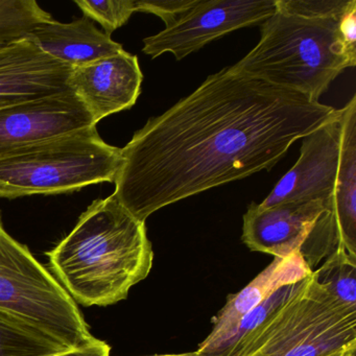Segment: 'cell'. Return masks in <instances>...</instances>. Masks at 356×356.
<instances>
[{"mask_svg":"<svg viewBox=\"0 0 356 356\" xmlns=\"http://www.w3.org/2000/svg\"><path fill=\"white\" fill-rule=\"evenodd\" d=\"M356 345V308L314 281L312 273L236 356H328Z\"/></svg>","mask_w":356,"mask_h":356,"instance_id":"6","label":"cell"},{"mask_svg":"<svg viewBox=\"0 0 356 356\" xmlns=\"http://www.w3.org/2000/svg\"><path fill=\"white\" fill-rule=\"evenodd\" d=\"M143 80L138 58L122 49L72 68L68 86L97 124L112 114L131 109L140 95Z\"/></svg>","mask_w":356,"mask_h":356,"instance_id":"10","label":"cell"},{"mask_svg":"<svg viewBox=\"0 0 356 356\" xmlns=\"http://www.w3.org/2000/svg\"><path fill=\"white\" fill-rule=\"evenodd\" d=\"M122 163V149L90 127L0 157V197L63 195L114 183Z\"/></svg>","mask_w":356,"mask_h":356,"instance_id":"4","label":"cell"},{"mask_svg":"<svg viewBox=\"0 0 356 356\" xmlns=\"http://www.w3.org/2000/svg\"><path fill=\"white\" fill-rule=\"evenodd\" d=\"M339 22L276 11L262 22L258 44L232 68L318 102L343 70L356 65Z\"/></svg>","mask_w":356,"mask_h":356,"instance_id":"3","label":"cell"},{"mask_svg":"<svg viewBox=\"0 0 356 356\" xmlns=\"http://www.w3.org/2000/svg\"><path fill=\"white\" fill-rule=\"evenodd\" d=\"M47 255L56 279L86 307L127 299L130 289L149 276L154 260L145 222L113 195L95 200Z\"/></svg>","mask_w":356,"mask_h":356,"instance_id":"2","label":"cell"},{"mask_svg":"<svg viewBox=\"0 0 356 356\" xmlns=\"http://www.w3.org/2000/svg\"><path fill=\"white\" fill-rule=\"evenodd\" d=\"M153 356H200L197 355V354H168V355H153Z\"/></svg>","mask_w":356,"mask_h":356,"instance_id":"25","label":"cell"},{"mask_svg":"<svg viewBox=\"0 0 356 356\" xmlns=\"http://www.w3.org/2000/svg\"><path fill=\"white\" fill-rule=\"evenodd\" d=\"M74 3L80 8L85 17L99 22L103 26L104 32L110 36L136 13L135 0H76Z\"/></svg>","mask_w":356,"mask_h":356,"instance_id":"19","label":"cell"},{"mask_svg":"<svg viewBox=\"0 0 356 356\" xmlns=\"http://www.w3.org/2000/svg\"><path fill=\"white\" fill-rule=\"evenodd\" d=\"M28 37L43 53L72 68L115 55L124 49L85 16L70 24L55 19L42 22L37 24Z\"/></svg>","mask_w":356,"mask_h":356,"instance_id":"13","label":"cell"},{"mask_svg":"<svg viewBox=\"0 0 356 356\" xmlns=\"http://www.w3.org/2000/svg\"><path fill=\"white\" fill-rule=\"evenodd\" d=\"M341 115L304 137L297 163L259 204L270 207L291 202H333L341 152Z\"/></svg>","mask_w":356,"mask_h":356,"instance_id":"9","label":"cell"},{"mask_svg":"<svg viewBox=\"0 0 356 356\" xmlns=\"http://www.w3.org/2000/svg\"><path fill=\"white\" fill-rule=\"evenodd\" d=\"M70 72L29 37L0 49V108L70 90Z\"/></svg>","mask_w":356,"mask_h":356,"instance_id":"12","label":"cell"},{"mask_svg":"<svg viewBox=\"0 0 356 356\" xmlns=\"http://www.w3.org/2000/svg\"><path fill=\"white\" fill-rule=\"evenodd\" d=\"M328 356H356V345L350 346L337 353L331 354Z\"/></svg>","mask_w":356,"mask_h":356,"instance_id":"24","label":"cell"},{"mask_svg":"<svg viewBox=\"0 0 356 356\" xmlns=\"http://www.w3.org/2000/svg\"><path fill=\"white\" fill-rule=\"evenodd\" d=\"M111 347L106 341L95 339L88 345L68 350L53 356H110Z\"/></svg>","mask_w":356,"mask_h":356,"instance_id":"23","label":"cell"},{"mask_svg":"<svg viewBox=\"0 0 356 356\" xmlns=\"http://www.w3.org/2000/svg\"><path fill=\"white\" fill-rule=\"evenodd\" d=\"M197 3V0H135V9L136 12L158 16L166 28Z\"/></svg>","mask_w":356,"mask_h":356,"instance_id":"21","label":"cell"},{"mask_svg":"<svg viewBox=\"0 0 356 356\" xmlns=\"http://www.w3.org/2000/svg\"><path fill=\"white\" fill-rule=\"evenodd\" d=\"M276 0H197L163 31L143 40L153 59L170 53L178 61L216 39L255 26L276 13Z\"/></svg>","mask_w":356,"mask_h":356,"instance_id":"7","label":"cell"},{"mask_svg":"<svg viewBox=\"0 0 356 356\" xmlns=\"http://www.w3.org/2000/svg\"><path fill=\"white\" fill-rule=\"evenodd\" d=\"M339 31L348 49L356 54V1L339 20Z\"/></svg>","mask_w":356,"mask_h":356,"instance_id":"22","label":"cell"},{"mask_svg":"<svg viewBox=\"0 0 356 356\" xmlns=\"http://www.w3.org/2000/svg\"><path fill=\"white\" fill-rule=\"evenodd\" d=\"M333 202H291L270 207L252 203L243 216V239L251 251L286 259L299 253L318 216Z\"/></svg>","mask_w":356,"mask_h":356,"instance_id":"11","label":"cell"},{"mask_svg":"<svg viewBox=\"0 0 356 356\" xmlns=\"http://www.w3.org/2000/svg\"><path fill=\"white\" fill-rule=\"evenodd\" d=\"M93 126L72 90L0 108V157Z\"/></svg>","mask_w":356,"mask_h":356,"instance_id":"8","label":"cell"},{"mask_svg":"<svg viewBox=\"0 0 356 356\" xmlns=\"http://www.w3.org/2000/svg\"><path fill=\"white\" fill-rule=\"evenodd\" d=\"M355 0H276L277 11L307 19L341 20Z\"/></svg>","mask_w":356,"mask_h":356,"instance_id":"20","label":"cell"},{"mask_svg":"<svg viewBox=\"0 0 356 356\" xmlns=\"http://www.w3.org/2000/svg\"><path fill=\"white\" fill-rule=\"evenodd\" d=\"M54 20L35 0H0V49L26 38L42 22Z\"/></svg>","mask_w":356,"mask_h":356,"instance_id":"18","label":"cell"},{"mask_svg":"<svg viewBox=\"0 0 356 356\" xmlns=\"http://www.w3.org/2000/svg\"><path fill=\"white\" fill-rule=\"evenodd\" d=\"M339 112L230 66L135 132L113 195L145 222L166 206L272 170Z\"/></svg>","mask_w":356,"mask_h":356,"instance_id":"1","label":"cell"},{"mask_svg":"<svg viewBox=\"0 0 356 356\" xmlns=\"http://www.w3.org/2000/svg\"><path fill=\"white\" fill-rule=\"evenodd\" d=\"M312 275L300 253L293 254L286 259L274 258L272 264L264 268L245 289L235 295H230L226 305L213 318L211 332L200 343L207 347L230 332L239 322L275 291L285 285L293 284Z\"/></svg>","mask_w":356,"mask_h":356,"instance_id":"14","label":"cell"},{"mask_svg":"<svg viewBox=\"0 0 356 356\" xmlns=\"http://www.w3.org/2000/svg\"><path fill=\"white\" fill-rule=\"evenodd\" d=\"M68 350L40 329L0 310V356H53Z\"/></svg>","mask_w":356,"mask_h":356,"instance_id":"16","label":"cell"},{"mask_svg":"<svg viewBox=\"0 0 356 356\" xmlns=\"http://www.w3.org/2000/svg\"><path fill=\"white\" fill-rule=\"evenodd\" d=\"M312 277L335 300L356 308V255L337 250L312 272Z\"/></svg>","mask_w":356,"mask_h":356,"instance_id":"17","label":"cell"},{"mask_svg":"<svg viewBox=\"0 0 356 356\" xmlns=\"http://www.w3.org/2000/svg\"><path fill=\"white\" fill-rule=\"evenodd\" d=\"M0 310L40 329L70 349L95 339L61 283L6 231L0 212Z\"/></svg>","mask_w":356,"mask_h":356,"instance_id":"5","label":"cell"},{"mask_svg":"<svg viewBox=\"0 0 356 356\" xmlns=\"http://www.w3.org/2000/svg\"><path fill=\"white\" fill-rule=\"evenodd\" d=\"M341 152L333 205L341 248L356 255V95L341 109Z\"/></svg>","mask_w":356,"mask_h":356,"instance_id":"15","label":"cell"}]
</instances>
